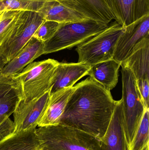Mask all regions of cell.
Here are the masks:
<instances>
[{"mask_svg": "<svg viewBox=\"0 0 149 150\" xmlns=\"http://www.w3.org/2000/svg\"><path fill=\"white\" fill-rule=\"evenodd\" d=\"M59 63L52 59L32 62L12 76L21 83L24 101L37 98L51 89Z\"/></svg>", "mask_w": 149, "mask_h": 150, "instance_id": "5", "label": "cell"}, {"mask_svg": "<svg viewBox=\"0 0 149 150\" xmlns=\"http://www.w3.org/2000/svg\"><path fill=\"white\" fill-rule=\"evenodd\" d=\"M120 67L121 63L112 59L92 66L87 75L110 91L118 83Z\"/></svg>", "mask_w": 149, "mask_h": 150, "instance_id": "17", "label": "cell"}, {"mask_svg": "<svg viewBox=\"0 0 149 150\" xmlns=\"http://www.w3.org/2000/svg\"><path fill=\"white\" fill-rule=\"evenodd\" d=\"M123 27L128 26L149 14V0H103Z\"/></svg>", "mask_w": 149, "mask_h": 150, "instance_id": "10", "label": "cell"}, {"mask_svg": "<svg viewBox=\"0 0 149 150\" xmlns=\"http://www.w3.org/2000/svg\"><path fill=\"white\" fill-rule=\"evenodd\" d=\"M149 147H147V148H146V149H144L143 150H149Z\"/></svg>", "mask_w": 149, "mask_h": 150, "instance_id": "28", "label": "cell"}, {"mask_svg": "<svg viewBox=\"0 0 149 150\" xmlns=\"http://www.w3.org/2000/svg\"><path fill=\"white\" fill-rule=\"evenodd\" d=\"M44 20L37 11H21L11 34L0 46V54L7 63L25 46Z\"/></svg>", "mask_w": 149, "mask_h": 150, "instance_id": "7", "label": "cell"}, {"mask_svg": "<svg viewBox=\"0 0 149 150\" xmlns=\"http://www.w3.org/2000/svg\"><path fill=\"white\" fill-rule=\"evenodd\" d=\"M91 67L80 63H59L56 68L51 94L74 84L87 76Z\"/></svg>", "mask_w": 149, "mask_h": 150, "instance_id": "15", "label": "cell"}, {"mask_svg": "<svg viewBox=\"0 0 149 150\" xmlns=\"http://www.w3.org/2000/svg\"><path fill=\"white\" fill-rule=\"evenodd\" d=\"M99 140L100 150H128L123 125L121 99L116 101L106 131Z\"/></svg>", "mask_w": 149, "mask_h": 150, "instance_id": "11", "label": "cell"}, {"mask_svg": "<svg viewBox=\"0 0 149 150\" xmlns=\"http://www.w3.org/2000/svg\"><path fill=\"white\" fill-rule=\"evenodd\" d=\"M7 64V62L4 59L2 56L0 54V74H1V73L3 69Z\"/></svg>", "mask_w": 149, "mask_h": 150, "instance_id": "27", "label": "cell"}, {"mask_svg": "<svg viewBox=\"0 0 149 150\" xmlns=\"http://www.w3.org/2000/svg\"><path fill=\"white\" fill-rule=\"evenodd\" d=\"M51 89L37 98L27 101L22 99L19 101L13 113L15 134L38 127L48 107Z\"/></svg>", "mask_w": 149, "mask_h": 150, "instance_id": "9", "label": "cell"}, {"mask_svg": "<svg viewBox=\"0 0 149 150\" xmlns=\"http://www.w3.org/2000/svg\"><path fill=\"white\" fill-rule=\"evenodd\" d=\"M60 24L54 21L45 20L32 37L37 40L45 43L52 38L57 30Z\"/></svg>", "mask_w": 149, "mask_h": 150, "instance_id": "24", "label": "cell"}, {"mask_svg": "<svg viewBox=\"0 0 149 150\" xmlns=\"http://www.w3.org/2000/svg\"><path fill=\"white\" fill-rule=\"evenodd\" d=\"M121 66L129 69L136 80L149 79V43L136 50Z\"/></svg>", "mask_w": 149, "mask_h": 150, "instance_id": "20", "label": "cell"}, {"mask_svg": "<svg viewBox=\"0 0 149 150\" xmlns=\"http://www.w3.org/2000/svg\"><path fill=\"white\" fill-rule=\"evenodd\" d=\"M149 43V14L125 27L116 44L113 59L124 62L136 50Z\"/></svg>", "mask_w": 149, "mask_h": 150, "instance_id": "8", "label": "cell"}, {"mask_svg": "<svg viewBox=\"0 0 149 150\" xmlns=\"http://www.w3.org/2000/svg\"><path fill=\"white\" fill-rule=\"evenodd\" d=\"M122 116L128 147L130 145L141 120L146 108L130 69L122 67Z\"/></svg>", "mask_w": 149, "mask_h": 150, "instance_id": "6", "label": "cell"}, {"mask_svg": "<svg viewBox=\"0 0 149 150\" xmlns=\"http://www.w3.org/2000/svg\"><path fill=\"white\" fill-rule=\"evenodd\" d=\"M36 132L42 150H100L99 139L66 125L38 127Z\"/></svg>", "mask_w": 149, "mask_h": 150, "instance_id": "2", "label": "cell"}, {"mask_svg": "<svg viewBox=\"0 0 149 150\" xmlns=\"http://www.w3.org/2000/svg\"><path fill=\"white\" fill-rule=\"evenodd\" d=\"M21 11H7L0 18V46L11 34Z\"/></svg>", "mask_w": 149, "mask_h": 150, "instance_id": "23", "label": "cell"}, {"mask_svg": "<svg viewBox=\"0 0 149 150\" xmlns=\"http://www.w3.org/2000/svg\"><path fill=\"white\" fill-rule=\"evenodd\" d=\"M108 25L90 19L62 23L52 38L44 43V54L79 45L104 30Z\"/></svg>", "mask_w": 149, "mask_h": 150, "instance_id": "4", "label": "cell"}, {"mask_svg": "<svg viewBox=\"0 0 149 150\" xmlns=\"http://www.w3.org/2000/svg\"><path fill=\"white\" fill-rule=\"evenodd\" d=\"M2 76V75L1 74H0V77H1V76Z\"/></svg>", "mask_w": 149, "mask_h": 150, "instance_id": "29", "label": "cell"}, {"mask_svg": "<svg viewBox=\"0 0 149 150\" xmlns=\"http://www.w3.org/2000/svg\"><path fill=\"white\" fill-rule=\"evenodd\" d=\"M74 89L75 86L62 89L51 94L48 107L38 127H47L59 124L67 102Z\"/></svg>", "mask_w": 149, "mask_h": 150, "instance_id": "16", "label": "cell"}, {"mask_svg": "<svg viewBox=\"0 0 149 150\" xmlns=\"http://www.w3.org/2000/svg\"><path fill=\"white\" fill-rule=\"evenodd\" d=\"M116 103L110 91L89 77L75 86L59 124L99 140L106 131Z\"/></svg>", "mask_w": 149, "mask_h": 150, "instance_id": "1", "label": "cell"}, {"mask_svg": "<svg viewBox=\"0 0 149 150\" xmlns=\"http://www.w3.org/2000/svg\"><path fill=\"white\" fill-rule=\"evenodd\" d=\"M149 79L136 80V86L146 108H149Z\"/></svg>", "mask_w": 149, "mask_h": 150, "instance_id": "26", "label": "cell"}, {"mask_svg": "<svg viewBox=\"0 0 149 150\" xmlns=\"http://www.w3.org/2000/svg\"><path fill=\"white\" fill-rule=\"evenodd\" d=\"M149 109L146 108L128 150H143L149 147Z\"/></svg>", "mask_w": 149, "mask_h": 150, "instance_id": "21", "label": "cell"}, {"mask_svg": "<svg viewBox=\"0 0 149 150\" xmlns=\"http://www.w3.org/2000/svg\"><path fill=\"white\" fill-rule=\"evenodd\" d=\"M45 20L57 23L78 22L89 19L59 3L56 0H48L38 11Z\"/></svg>", "mask_w": 149, "mask_h": 150, "instance_id": "18", "label": "cell"}, {"mask_svg": "<svg viewBox=\"0 0 149 150\" xmlns=\"http://www.w3.org/2000/svg\"><path fill=\"white\" fill-rule=\"evenodd\" d=\"M36 128L15 133L1 142L0 150H42Z\"/></svg>", "mask_w": 149, "mask_h": 150, "instance_id": "19", "label": "cell"}, {"mask_svg": "<svg viewBox=\"0 0 149 150\" xmlns=\"http://www.w3.org/2000/svg\"><path fill=\"white\" fill-rule=\"evenodd\" d=\"M15 127L14 121L9 117L0 123V143L15 134Z\"/></svg>", "mask_w": 149, "mask_h": 150, "instance_id": "25", "label": "cell"}, {"mask_svg": "<svg viewBox=\"0 0 149 150\" xmlns=\"http://www.w3.org/2000/svg\"><path fill=\"white\" fill-rule=\"evenodd\" d=\"M124 30L125 27L115 21L104 30L77 46L78 63L92 67L113 59L117 41Z\"/></svg>", "mask_w": 149, "mask_h": 150, "instance_id": "3", "label": "cell"}, {"mask_svg": "<svg viewBox=\"0 0 149 150\" xmlns=\"http://www.w3.org/2000/svg\"><path fill=\"white\" fill-rule=\"evenodd\" d=\"M48 0H0V11H37Z\"/></svg>", "mask_w": 149, "mask_h": 150, "instance_id": "22", "label": "cell"}, {"mask_svg": "<svg viewBox=\"0 0 149 150\" xmlns=\"http://www.w3.org/2000/svg\"><path fill=\"white\" fill-rule=\"evenodd\" d=\"M69 8L105 25L115 20L114 17L103 0H56Z\"/></svg>", "mask_w": 149, "mask_h": 150, "instance_id": "12", "label": "cell"}, {"mask_svg": "<svg viewBox=\"0 0 149 150\" xmlns=\"http://www.w3.org/2000/svg\"><path fill=\"white\" fill-rule=\"evenodd\" d=\"M23 98L18 80L14 76L0 77V123L14 113Z\"/></svg>", "mask_w": 149, "mask_h": 150, "instance_id": "13", "label": "cell"}, {"mask_svg": "<svg viewBox=\"0 0 149 150\" xmlns=\"http://www.w3.org/2000/svg\"><path fill=\"white\" fill-rule=\"evenodd\" d=\"M44 43L32 37L17 56L5 65L1 74L12 76L20 73L26 66L44 54Z\"/></svg>", "mask_w": 149, "mask_h": 150, "instance_id": "14", "label": "cell"}]
</instances>
